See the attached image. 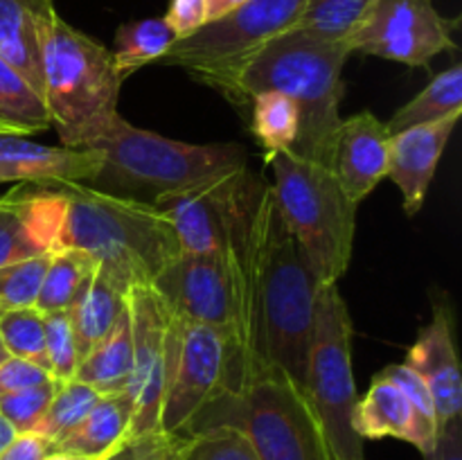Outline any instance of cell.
Returning <instances> with one entry per match:
<instances>
[{
    "label": "cell",
    "instance_id": "1",
    "mask_svg": "<svg viewBox=\"0 0 462 460\" xmlns=\"http://www.w3.org/2000/svg\"><path fill=\"white\" fill-rule=\"evenodd\" d=\"M319 289L273 189L257 183L237 244V391L278 370L305 392Z\"/></svg>",
    "mask_w": 462,
    "mask_h": 460
},
{
    "label": "cell",
    "instance_id": "2",
    "mask_svg": "<svg viewBox=\"0 0 462 460\" xmlns=\"http://www.w3.org/2000/svg\"><path fill=\"white\" fill-rule=\"evenodd\" d=\"M63 194L59 248H77L129 291L153 280L180 255L170 216L134 197L88 188L86 183H57Z\"/></svg>",
    "mask_w": 462,
    "mask_h": 460
},
{
    "label": "cell",
    "instance_id": "3",
    "mask_svg": "<svg viewBox=\"0 0 462 460\" xmlns=\"http://www.w3.org/2000/svg\"><path fill=\"white\" fill-rule=\"evenodd\" d=\"M352 48L341 41H325L300 30H289L262 45L237 79L233 104L248 108L264 90L282 93L298 108V138L291 153L328 167L334 135L341 124L343 68Z\"/></svg>",
    "mask_w": 462,
    "mask_h": 460
},
{
    "label": "cell",
    "instance_id": "4",
    "mask_svg": "<svg viewBox=\"0 0 462 460\" xmlns=\"http://www.w3.org/2000/svg\"><path fill=\"white\" fill-rule=\"evenodd\" d=\"M111 50L57 16L43 48V102L63 147L88 149L120 115Z\"/></svg>",
    "mask_w": 462,
    "mask_h": 460
},
{
    "label": "cell",
    "instance_id": "5",
    "mask_svg": "<svg viewBox=\"0 0 462 460\" xmlns=\"http://www.w3.org/2000/svg\"><path fill=\"white\" fill-rule=\"evenodd\" d=\"M273 170V197L319 287L338 284L350 266L356 207L328 167L278 152L266 156Z\"/></svg>",
    "mask_w": 462,
    "mask_h": 460
},
{
    "label": "cell",
    "instance_id": "6",
    "mask_svg": "<svg viewBox=\"0 0 462 460\" xmlns=\"http://www.w3.org/2000/svg\"><path fill=\"white\" fill-rule=\"evenodd\" d=\"M88 149L102 161V170L93 183L129 192L140 189L153 194V198L224 170L246 165V152L239 144L180 143L135 129L122 115H117L106 133Z\"/></svg>",
    "mask_w": 462,
    "mask_h": 460
},
{
    "label": "cell",
    "instance_id": "7",
    "mask_svg": "<svg viewBox=\"0 0 462 460\" xmlns=\"http://www.w3.org/2000/svg\"><path fill=\"white\" fill-rule=\"evenodd\" d=\"M217 424L242 428L260 460H329L323 428L305 392L278 370L215 401L189 436Z\"/></svg>",
    "mask_w": 462,
    "mask_h": 460
},
{
    "label": "cell",
    "instance_id": "8",
    "mask_svg": "<svg viewBox=\"0 0 462 460\" xmlns=\"http://www.w3.org/2000/svg\"><path fill=\"white\" fill-rule=\"evenodd\" d=\"M305 397L323 428L329 455L334 460H364V437L352 422L356 406L352 320L338 284L319 289Z\"/></svg>",
    "mask_w": 462,
    "mask_h": 460
},
{
    "label": "cell",
    "instance_id": "9",
    "mask_svg": "<svg viewBox=\"0 0 462 460\" xmlns=\"http://www.w3.org/2000/svg\"><path fill=\"white\" fill-rule=\"evenodd\" d=\"M305 5L307 0H246L176 41L158 63L183 68L233 102L248 59L271 39L293 30Z\"/></svg>",
    "mask_w": 462,
    "mask_h": 460
},
{
    "label": "cell",
    "instance_id": "10",
    "mask_svg": "<svg viewBox=\"0 0 462 460\" xmlns=\"http://www.w3.org/2000/svg\"><path fill=\"white\" fill-rule=\"evenodd\" d=\"M180 320L179 350L161 409L162 431L188 433L221 397L239 388V345L230 329Z\"/></svg>",
    "mask_w": 462,
    "mask_h": 460
},
{
    "label": "cell",
    "instance_id": "11",
    "mask_svg": "<svg viewBox=\"0 0 462 460\" xmlns=\"http://www.w3.org/2000/svg\"><path fill=\"white\" fill-rule=\"evenodd\" d=\"M255 192L257 183H253L248 165H242L162 194L152 203L174 224L180 253L212 255L239 242Z\"/></svg>",
    "mask_w": 462,
    "mask_h": 460
},
{
    "label": "cell",
    "instance_id": "12",
    "mask_svg": "<svg viewBox=\"0 0 462 460\" xmlns=\"http://www.w3.org/2000/svg\"><path fill=\"white\" fill-rule=\"evenodd\" d=\"M129 311L134 341V361L126 386L134 401L129 433H144L161 428L162 400L179 350L180 320L152 284L129 289Z\"/></svg>",
    "mask_w": 462,
    "mask_h": 460
},
{
    "label": "cell",
    "instance_id": "13",
    "mask_svg": "<svg viewBox=\"0 0 462 460\" xmlns=\"http://www.w3.org/2000/svg\"><path fill=\"white\" fill-rule=\"evenodd\" d=\"M456 18L433 7V0H377L352 34V52L373 54L411 68H427L433 57L456 50Z\"/></svg>",
    "mask_w": 462,
    "mask_h": 460
},
{
    "label": "cell",
    "instance_id": "14",
    "mask_svg": "<svg viewBox=\"0 0 462 460\" xmlns=\"http://www.w3.org/2000/svg\"><path fill=\"white\" fill-rule=\"evenodd\" d=\"M237 244L212 255L180 253L152 287L179 318L237 336Z\"/></svg>",
    "mask_w": 462,
    "mask_h": 460
},
{
    "label": "cell",
    "instance_id": "15",
    "mask_svg": "<svg viewBox=\"0 0 462 460\" xmlns=\"http://www.w3.org/2000/svg\"><path fill=\"white\" fill-rule=\"evenodd\" d=\"M63 194L54 185H16L0 197V266L57 251Z\"/></svg>",
    "mask_w": 462,
    "mask_h": 460
},
{
    "label": "cell",
    "instance_id": "16",
    "mask_svg": "<svg viewBox=\"0 0 462 460\" xmlns=\"http://www.w3.org/2000/svg\"><path fill=\"white\" fill-rule=\"evenodd\" d=\"M391 140L393 135L388 133L386 122L370 111L346 117L338 124L329 171L355 203H361L373 194V189L388 176Z\"/></svg>",
    "mask_w": 462,
    "mask_h": 460
},
{
    "label": "cell",
    "instance_id": "17",
    "mask_svg": "<svg viewBox=\"0 0 462 460\" xmlns=\"http://www.w3.org/2000/svg\"><path fill=\"white\" fill-rule=\"evenodd\" d=\"M102 161L93 149L52 147L30 135L0 133V185L93 183Z\"/></svg>",
    "mask_w": 462,
    "mask_h": 460
},
{
    "label": "cell",
    "instance_id": "18",
    "mask_svg": "<svg viewBox=\"0 0 462 460\" xmlns=\"http://www.w3.org/2000/svg\"><path fill=\"white\" fill-rule=\"evenodd\" d=\"M451 320L449 305L436 302L433 320L420 329L418 341L406 352L404 361L429 386L438 428L462 418V379Z\"/></svg>",
    "mask_w": 462,
    "mask_h": 460
},
{
    "label": "cell",
    "instance_id": "19",
    "mask_svg": "<svg viewBox=\"0 0 462 460\" xmlns=\"http://www.w3.org/2000/svg\"><path fill=\"white\" fill-rule=\"evenodd\" d=\"M458 120L460 115H451L393 135L386 179L400 188L406 215H418L424 206L436 167Z\"/></svg>",
    "mask_w": 462,
    "mask_h": 460
},
{
    "label": "cell",
    "instance_id": "20",
    "mask_svg": "<svg viewBox=\"0 0 462 460\" xmlns=\"http://www.w3.org/2000/svg\"><path fill=\"white\" fill-rule=\"evenodd\" d=\"M355 431L361 437H397L418 446L420 454L427 455L436 445L438 424L427 419L409 397L382 373L370 383L364 400H356L355 406Z\"/></svg>",
    "mask_w": 462,
    "mask_h": 460
},
{
    "label": "cell",
    "instance_id": "21",
    "mask_svg": "<svg viewBox=\"0 0 462 460\" xmlns=\"http://www.w3.org/2000/svg\"><path fill=\"white\" fill-rule=\"evenodd\" d=\"M54 0H0V57L43 97V48L57 21Z\"/></svg>",
    "mask_w": 462,
    "mask_h": 460
},
{
    "label": "cell",
    "instance_id": "22",
    "mask_svg": "<svg viewBox=\"0 0 462 460\" xmlns=\"http://www.w3.org/2000/svg\"><path fill=\"white\" fill-rule=\"evenodd\" d=\"M126 300H129V291L97 266L88 287L68 309L81 359L111 332L122 309L126 307Z\"/></svg>",
    "mask_w": 462,
    "mask_h": 460
},
{
    "label": "cell",
    "instance_id": "23",
    "mask_svg": "<svg viewBox=\"0 0 462 460\" xmlns=\"http://www.w3.org/2000/svg\"><path fill=\"white\" fill-rule=\"evenodd\" d=\"M134 361V341H131V311L129 300L111 332L79 361L75 379L93 386L99 395L125 392L131 377Z\"/></svg>",
    "mask_w": 462,
    "mask_h": 460
},
{
    "label": "cell",
    "instance_id": "24",
    "mask_svg": "<svg viewBox=\"0 0 462 460\" xmlns=\"http://www.w3.org/2000/svg\"><path fill=\"white\" fill-rule=\"evenodd\" d=\"M131 415H134V401L129 392L102 395L90 413L81 419L79 427L57 442V451L99 460L129 433Z\"/></svg>",
    "mask_w": 462,
    "mask_h": 460
},
{
    "label": "cell",
    "instance_id": "25",
    "mask_svg": "<svg viewBox=\"0 0 462 460\" xmlns=\"http://www.w3.org/2000/svg\"><path fill=\"white\" fill-rule=\"evenodd\" d=\"M451 115H462V66L454 63L445 72L436 75L431 84L400 108L386 122L388 133L395 135L413 126L431 124Z\"/></svg>",
    "mask_w": 462,
    "mask_h": 460
},
{
    "label": "cell",
    "instance_id": "26",
    "mask_svg": "<svg viewBox=\"0 0 462 460\" xmlns=\"http://www.w3.org/2000/svg\"><path fill=\"white\" fill-rule=\"evenodd\" d=\"M52 129L41 93L0 57V133L34 135Z\"/></svg>",
    "mask_w": 462,
    "mask_h": 460
},
{
    "label": "cell",
    "instance_id": "27",
    "mask_svg": "<svg viewBox=\"0 0 462 460\" xmlns=\"http://www.w3.org/2000/svg\"><path fill=\"white\" fill-rule=\"evenodd\" d=\"M95 269H97V264L84 251H77V248L54 251L43 280H41L34 307L43 314L68 311L81 296V291L88 287Z\"/></svg>",
    "mask_w": 462,
    "mask_h": 460
},
{
    "label": "cell",
    "instance_id": "28",
    "mask_svg": "<svg viewBox=\"0 0 462 460\" xmlns=\"http://www.w3.org/2000/svg\"><path fill=\"white\" fill-rule=\"evenodd\" d=\"M179 41L165 18H143L117 27L111 57L120 79L134 75L147 63L161 61L167 50Z\"/></svg>",
    "mask_w": 462,
    "mask_h": 460
},
{
    "label": "cell",
    "instance_id": "29",
    "mask_svg": "<svg viewBox=\"0 0 462 460\" xmlns=\"http://www.w3.org/2000/svg\"><path fill=\"white\" fill-rule=\"evenodd\" d=\"M251 131L264 147V158L278 152H291L298 138V108L287 95L264 90L248 104Z\"/></svg>",
    "mask_w": 462,
    "mask_h": 460
},
{
    "label": "cell",
    "instance_id": "30",
    "mask_svg": "<svg viewBox=\"0 0 462 460\" xmlns=\"http://www.w3.org/2000/svg\"><path fill=\"white\" fill-rule=\"evenodd\" d=\"M374 3L377 0H307L293 30L350 45L352 34L359 30Z\"/></svg>",
    "mask_w": 462,
    "mask_h": 460
},
{
    "label": "cell",
    "instance_id": "31",
    "mask_svg": "<svg viewBox=\"0 0 462 460\" xmlns=\"http://www.w3.org/2000/svg\"><path fill=\"white\" fill-rule=\"evenodd\" d=\"M99 397L102 395L88 383L77 382V379L61 382L34 431L52 440L54 446H57V442H61L72 428L79 427L81 419L90 413V409L97 404Z\"/></svg>",
    "mask_w": 462,
    "mask_h": 460
},
{
    "label": "cell",
    "instance_id": "32",
    "mask_svg": "<svg viewBox=\"0 0 462 460\" xmlns=\"http://www.w3.org/2000/svg\"><path fill=\"white\" fill-rule=\"evenodd\" d=\"M0 341L9 356L34 361L50 373L48 356H45L43 311L36 309L34 305L0 309Z\"/></svg>",
    "mask_w": 462,
    "mask_h": 460
},
{
    "label": "cell",
    "instance_id": "33",
    "mask_svg": "<svg viewBox=\"0 0 462 460\" xmlns=\"http://www.w3.org/2000/svg\"><path fill=\"white\" fill-rule=\"evenodd\" d=\"M192 436L188 433L153 431L126 433L106 455L99 460H183Z\"/></svg>",
    "mask_w": 462,
    "mask_h": 460
},
{
    "label": "cell",
    "instance_id": "34",
    "mask_svg": "<svg viewBox=\"0 0 462 460\" xmlns=\"http://www.w3.org/2000/svg\"><path fill=\"white\" fill-rule=\"evenodd\" d=\"M183 460H260V455L242 428L233 424H217L192 433V442Z\"/></svg>",
    "mask_w": 462,
    "mask_h": 460
},
{
    "label": "cell",
    "instance_id": "35",
    "mask_svg": "<svg viewBox=\"0 0 462 460\" xmlns=\"http://www.w3.org/2000/svg\"><path fill=\"white\" fill-rule=\"evenodd\" d=\"M45 327V356L52 379L70 382L79 368V350H77L75 329H72L70 311H50L43 314Z\"/></svg>",
    "mask_w": 462,
    "mask_h": 460
},
{
    "label": "cell",
    "instance_id": "36",
    "mask_svg": "<svg viewBox=\"0 0 462 460\" xmlns=\"http://www.w3.org/2000/svg\"><path fill=\"white\" fill-rule=\"evenodd\" d=\"M50 257L52 253L0 266V309L34 305Z\"/></svg>",
    "mask_w": 462,
    "mask_h": 460
},
{
    "label": "cell",
    "instance_id": "37",
    "mask_svg": "<svg viewBox=\"0 0 462 460\" xmlns=\"http://www.w3.org/2000/svg\"><path fill=\"white\" fill-rule=\"evenodd\" d=\"M57 379H50V382L39 383V386L25 388V391L7 392V395H0V413L5 415L9 424L16 428L18 433L34 431L39 419L43 418L45 409L52 401L54 392L59 388Z\"/></svg>",
    "mask_w": 462,
    "mask_h": 460
},
{
    "label": "cell",
    "instance_id": "38",
    "mask_svg": "<svg viewBox=\"0 0 462 460\" xmlns=\"http://www.w3.org/2000/svg\"><path fill=\"white\" fill-rule=\"evenodd\" d=\"M382 374L386 379H391L406 397H409L411 404L420 410L427 419H433L436 422V409H433L431 392H429V386L424 383V379L415 373L411 365L406 363H395L388 365L386 370H382ZM438 424V422H436Z\"/></svg>",
    "mask_w": 462,
    "mask_h": 460
},
{
    "label": "cell",
    "instance_id": "39",
    "mask_svg": "<svg viewBox=\"0 0 462 460\" xmlns=\"http://www.w3.org/2000/svg\"><path fill=\"white\" fill-rule=\"evenodd\" d=\"M52 379V374L45 368L36 365L34 361L21 359V356H7L0 363V395L7 392L25 391V388L39 386Z\"/></svg>",
    "mask_w": 462,
    "mask_h": 460
},
{
    "label": "cell",
    "instance_id": "40",
    "mask_svg": "<svg viewBox=\"0 0 462 460\" xmlns=\"http://www.w3.org/2000/svg\"><path fill=\"white\" fill-rule=\"evenodd\" d=\"M162 18L179 39H185L208 23V0H170Z\"/></svg>",
    "mask_w": 462,
    "mask_h": 460
},
{
    "label": "cell",
    "instance_id": "41",
    "mask_svg": "<svg viewBox=\"0 0 462 460\" xmlns=\"http://www.w3.org/2000/svg\"><path fill=\"white\" fill-rule=\"evenodd\" d=\"M57 446L52 440L43 437L36 431L18 433L5 451L0 454V460H45L50 454H54Z\"/></svg>",
    "mask_w": 462,
    "mask_h": 460
},
{
    "label": "cell",
    "instance_id": "42",
    "mask_svg": "<svg viewBox=\"0 0 462 460\" xmlns=\"http://www.w3.org/2000/svg\"><path fill=\"white\" fill-rule=\"evenodd\" d=\"M424 460H462V418L438 428L436 445Z\"/></svg>",
    "mask_w": 462,
    "mask_h": 460
},
{
    "label": "cell",
    "instance_id": "43",
    "mask_svg": "<svg viewBox=\"0 0 462 460\" xmlns=\"http://www.w3.org/2000/svg\"><path fill=\"white\" fill-rule=\"evenodd\" d=\"M244 3H246V0H208V23L226 16V14H230L233 9H237L239 5H244Z\"/></svg>",
    "mask_w": 462,
    "mask_h": 460
},
{
    "label": "cell",
    "instance_id": "44",
    "mask_svg": "<svg viewBox=\"0 0 462 460\" xmlns=\"http://www.w3.org/2000/svg\"><path fill=\"white\" fill-rule=\"evenodd\" d=\"M16 436H18L16 428H14L12 424H9L7 419H5V415L0 413V454H3L5 446H7L9 442H12Z\"/></svg>",
    "mask_w": 462,
    "mask_h": 460
},
{
    "label": "cell",
    "instance_id": "45",
    "mask_svg": "<svg viewBox=\"0 0 462 460\" xmlns=\"http://www.w3.org/2000/svg\"><path fill=\"white\" fill-rule=\"evenodd\" d=\"M45 460H95L88 458V455H77V454H66V451H54Z\"/></svg>",
    "mask_w": 462,
    "mask_h": 460
},
{
    "label": "cell",
    "instance_id": "46",
    "mask_svg": "<svg viewBox=\"0 0 462 460\" xmlns=\"http://www.w3.org/2000/svg\"><path fill=\"white\" fill-rule=\"evenodd\" d=\"M7 350H5V345H3V341H0V363H3L5 359H7Z\"/></svg>",
    "mask_w": 462,
    "mask_h": 460
},
{
    "label": "cell",
    "instance_id": "47",
    "mask_svg": "<svg viewBox=\"0 0 462 460\" xmlns=\"http://www.w3.org/2000/svg\"><path fill=\"white\" fill-rule=\"evenodd\" d=\"M329 460H334V458H332V455H329Z\"/></svg>",
    "mask_w": 462,
    "mask_h": 460
}]
</instances>
